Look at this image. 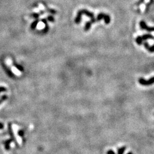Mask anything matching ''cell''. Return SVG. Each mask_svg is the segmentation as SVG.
Here are the masks:
<instances>
[{"label":"cell","mask_w":154,"mask_h":154,"mask_svg":"<svg viewBox=\"0 0 154 154\" xmlns=\"http://www.w3.org/2000/svg\"><path fill=\"white\" fill-rule=\"evenodd\" d=\"M38 21H34L32 25H31V29H34L36 28L37 24H38Z\"/></svg>","instance_id":"8fae6325"},{"label":"cell","mask_w":154,"mask_h":154,"mask_svg":"<svg viewBox=\"0 0 154 154\" xmlns=\"http://www.w3.org/2000/svg\"><path fill=\"white\" fill-rule=\"evenodd\" d=\"M144 48H146L147 50L150 53H153L154 52V45L152 46H149V45H148V43L147 42H144Z\"/></svg>","instance_id":"8992f818"},{"label":"cell","mask_w":154,"mask_h":154,"mask_svg":"<svg viewBox=\"0 0 154 154\" xmlns=\"http://www.w3.org/2000/svg\"><path fill=\"white\" fill-rule=\"evenodd\" d=\"M154 0H149V2H148L147 4H146V6H145V13H147L148 10H149V8H150L151 5L154 3Z\"/></svg>","instance_id":"9c48e42d"},{"label":"cell","mask_w":154,"mask_h":154,"mask_svg":"<svg viewBox=\"0 0 154 154\" xmlns=\"http://www.w3.org/2000/svg\"><path fill=\"white\" fill-rule=\"evenodd\" d=\"M11 140H7L4 142V146L6 150H9L10 149V144Z\"/></svg>","instance_id":"ba28073f"},{"label":"cell","mask_w":154,"mask_h":154,"mask_svg":"<svg viewBox=\"0 0 154 154\" xmlns=\"http://www.w3.org/2000/svg\"><path fill=\"white\" fill-rule=\"evenodd\" d=\"M6 91V89L5 87H0V92H2V91Z\"/></svg>","instance_id":"9a60e30c"},{"label":"cell","mask_w":154,"mask_h":154,"mask_svg":"<svg viewBox=\"0 0 154 154\" xmlns=\"http://www.w3.org/2000/svg\"><path fill=\"white\" fill-rule=\"evenodd\" d=\"M127 154H132V152H128V153Z\"/></svg>","instance_id":"ffe728a7"},{"label":"cell","mask_w":154,"mask_h":154,"mask_svg":"<svg viewBox=\"0 0 154 154\" xmlns=\"http://www.w3.org/2000/svg\"><path fill=\"white\" fill-rule=\"evenodd\" d=\"M107 154H115V153L113 151L111 150V149H110V150H108L107 151Z\"/></svg>","instance_id":"2e32d148"},{"label":"cell","mask_w":154,"mask_h":154,"mask_svg":"<svg viewBox=\"0 0 154 154\" xmlns=\"http://www.w3.org/2000/svg\"><path fill=\"white\" fill-rule=\"evenodd\" d=\"M144 0H139V1H138V3L136 4V5L138 6L141 5V4L144 2Z\"/></svg>","instance_id":"5bb4252c"},{"label":"cell","mask_w":154,"mask_h":154,"mask_svg":"<svg viewBox=\"0 0 154 154\" xmlns=\"http://www.w3.org/2000/svg\"><path fill=\"white\" fill-rule=\"evenodd\" d=\"M83 14H85V15L90 18L91 19L94 18V14L93 13H91L86 9H81L78 11V12L77 13V17L75 19V22L77 24H79L80 22H81V17H82V15H83Z\"/></svg>","instance_id":"7a4b0ae2"},{"label":"cell","mask_w":154,"mask_h":154,"mask_svg":"<svg viewBox=\"0 0 154 154\" xmlns=\"http://www.w3.org/2000/svg\"><path fill=\"white\" fill-rule=\"evenodd\" d=\"M141 38H142V41H143L149 39H154V37L150 34H147L142 35V36H141Z\"/></svg>","instance_id":"52a82bcc"},{"label":"cell","mask_w":154,"mask_h":154,"mask_svg":"<svg viewBox=\"0 0 154 154\" xmlns=\"http://www.w3.org/2000/svg\"><path fill=\"white\" fill-rule=\"evenodd\" d=\"M6 99H7V96H6V95H3L2 98H1V99H0V104H1V103L3 102V101H5V100H6Z\"/></svg>","instance_id":"7c38bea8"},{"label":"cell","mask_w":154,"mask_h":154,"mask_svg":"<svg viewBox=\"0 0 154 154\" xmlns=\"http://www.w3.org/2000/svg\"><path fill=\"white\" fill-rule=\"evenodd\" d=\"M4 125H3L2 123H0V129H3L4 128Z\"/></svg>","instance_id":"d6986e66"},{"label":"cell","mask_w":154,"mask_h":154,"mask_svg":"<svg viewBox=\"0 0 154 154\" xmlns=\"http://www.w3.org/2000/svg\"><path fill=\"white\" fill-rule=\"evenodd\" d=\"M8 131H9V134L10 136V138H11V140L15 143V144H16L17 145H18V144H17V142L16 140V139L15 138V136H14V135L10 123L8 124Z\"/></svg>","instance_id":"5b68a950"},{"label":"cell","mask_w":154,"mask_h":154,"mask_svg":"<svg viewBox=\"0 0 154 154\" xmlns=\"http://www.w3.org/2000/svg\"><path fill=\"white\" fill-rule=\"evenodd\" d=\"M140 27L142 29L145 30L147 31H149V32H151V31H154V28H151V27H148L147 25H146L144 21H142L140 22Z\"/></svg>","instance_id":"277c9868"},{"label":"cell","mask_w":154,"mask_h":154,"mask_svg":"<svg viewBox=\"0 0 154 154\" xmlns=\"http://www.w3.org/2000/svg\"><path fill=\"white\" fill-rule=\"evenodd\" d=\"M102 19H104V21H105V22L106 24L108 25L111 22V18L110 17V15H107V14L103 13H99L97 16L96 18H94V19H91L90 21H88L86 23L85 26V31H88L90 29L91 25L94 23L97 22L98 21H101Z\"/></svg>","instance_id":"6da1fadb"},{"label":"cell","mask_w":154,"mask_h":154,"mask_svg":"<svg viewBox=\"0 0 154 154\" xmlns=\"http://www.w3.org/2000/svg\"><path fill=\"white\" fill-rule=\"evenodd\" d=\"M31 16L33 17H34V18H38L39 17V14H33V15H31Z\"/></svg>","instance_id":"e0dca14e"},{"label":"cell","mask_w":154,"mask_h":154,"mask_svg":"<svg viewBox=\"0 0 154 154\" xmlns=\"http://www.w3.org/2000/svg\"><path fill=\"white\" fill-rule=\"evenodd\" d=\"M125 149H126V148H125V146L119 148V149H118V154H124Z\"/></svg>","instance_id":"30bf717a"},{"label":"cell","mask_w":154,"mask_h":154,"mask_svg":"<svg viewBox=\"0 0 154 154\" xmlns=\"http://www.w3.org/2000/svg\"><path fill=\"white\" fill-rule=\"evenodd\" d=\"M18 133H19V135H20V136H22V135H24V134H24V132H23V131H19V132H18Z\"/></svg>","instance_id":"ac0fdd59"},{"label":"cell","mask_w":154,"mask_h":154,"mask_svg":"<svg viewBox=\"0 0 154 154\" xmlns=\"http://www.w3.org/2000/svg\"><path fill=\"white\" fill-rule=\"evenodd\" d=\"M139 82L140 85L143 86H149L154 83V77L149 79V80H145L143 78H140L139 79Z\"/></svg>","instance_id":"3957f363"},{"label":"cell","mask_w":154,"mask_h":154,"mask_svg":"<svg viewBox=\"0 0 154 154\" xmlns=\"http://www.w3.org/2000/svg\"><path fill=\"white\" fill-rule=\"evenodd\" d=\"M48 19L49 21H51V22H54V17L53 16H51V15H50V16H48Z\"/></svg>","instance_id":"4fadbf2b"}]
</instances>
